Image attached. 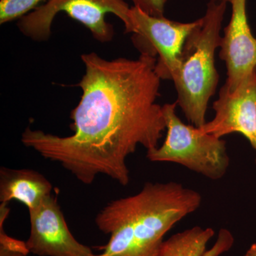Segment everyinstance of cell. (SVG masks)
Masks as SVG:
<instances>
[{"label": "cell", "mask_w": 256, "mask_h": 256, "mask_svg": "<svg viewBox=\"0 0 256 256\" xmlns=\"http://www.w3.org/2000/svg\"><path fill=\"white\" fill-rule=\"evenodd\" d=\"M86 72L82 90L70 112L73 134L66 137L26 128L21 141L45 159L60 163L84 184L106 175L122 186L130 181L126 160L138 146L158 148L166 122L156 104L161 78L156 58L107 60L97 54L82 56Z\"/></svg>", "instance_id": "6da1fadb"}, {"label": "cell", "mask_w": 256, "mask_h": 256, "mask_svg": "<svg viewBox=\"0 0 256 256\" xmlns=\"http://www.w3.org/2000/svg\"><path fill=\"white\" fill-rule=\"evenodd\" d=\"M202 202L198 192L176 182H146L96 216L98 228L110 237L104 252L92 256H160L166 234Z\"/></svg>", "instance_id": "7a4b0ae2"}, {"label": "cell", "mask_w": 256, "mask_h": 256, "mask_svg": "<svg viewBox=\"0 0 256 256\" xmlns=\"http://www.w3.org/2000/svg\"><path fill=\"white\" fill-rule=\"evenodd\" d=\"M227 5L225 0L207 3L205 14L185 40L172 78L178 92L176 102L188 122L197 128L206 124L208 104L218 86L215 52L222 44L220 30Z\"/></svg>", "instance_id": "3957f363"}, {"label": "cell", "mask_w": 256, "mask_h": 256, "mask_svg": "<svg viewBox=\"0 0 256 256\" xmlns=\"http://www.w3.org/2000/svg\"><path fill=\"white\" fill-rule=\"evenodd\" d=\"M176 105L174 102L162 106L166 138L162 146L146 151V158L182 165L212 180L223 178L230 164L226 142L200 128L184 124L176 114Z\"/></svg>", "instance_id": "277c9868"}, {"label": "cell", "mask_w": 256, "mask_h": 256, "mask_svg": "<svg viewBox=\"0 0 256 256\" xmlns=\"http://www.w3.org/2000/svg\"><path fill=\"white\" fill-rule=\"evenodd\" d=\"M131 8L124 0H50L18 20V28L35 42L50 40L54 20L60 12L84 24L97 41L106 43L114 36V28L106 16L112 13L124 23L126 33H134Z\"/></svg>", "instance_id": "5b68a950"}, {"label": "cell", "mask_w": 256, "mask_h": 256, "mask_svg": "<svg viewBox=\"0 0 256 256\" xmlns=\"http://www.w3.org/2000/svg\"><path fill=\"white\" fill-rule=\"evenodd\" d=\"M130 13L136 28L133 44L140 54L156 58V73L161 80H172L180 65L184 44L198 20L178 22L164 16H151L134 6Z\"/></svg>", "instance_id": "8992f818"}, {"label": "cell", "mask_w": 256, "mask_h": 256, "mask_svg": "<svg viewBox=\"0 0 256 256\" xmlns=\"http://www.w3.org/2000/svg\"><path fill=\"white\" fill-rule=\"evenodd\" d=\"M218 96L213 104L214 117L202 130L218 138L240 133L256 152V68L234 89L224 84Z\"/></svg>", "instance_id": "52a82bcc"}, {"label": "cell", "mask_w": 256, "mask_h": 256, "mask_svg": "<svg viewBox=\"0 0 256 256\" xmlns=\"http://www.w3.org/2000/svg\"><path fill=\"white\" fill-rule=\"evenodd\" d=\"M30 252L38 256H92V249L77 240L69 230L56 197L50 194L28 210Z\"/></svg>", "instance_id": "ba28073f"}, {"label": "cell", "mask_w": 256, "mask_h": 256, "mask_svg": "<svg viewBox=\"0 0 256 256\" xmlns=\"http://www.w3.org/2000/svg\"><path fill=\"white\" fill-rule=\"evenodd\" d=\"M232 6V16L224 30L220 57L225 62V85L234 89L256 68V38L248 20L247 0H225Z\"/></svg>", "instance_id": "9c48e42d"}, {"label": "cell", "mask_w": 256, "mask_h": 256, "mask_svg": "<svg viewBox=\"0 0 256 256\" xmlns=\"http://www.w3.org/2000/svg\"><path fill=\"white\" fill-rule=\"evenodd\" d=\"M52 184L44 175L33 170L0 169V202L18 201L33 210L52 194Z\"/></svg>", "instance_id": "30bf717a"}, {"label": "cell", "mask_w": 256, "mask_h": 256, "mask_svg": "<svg viewBox=\"0 0 256 256\" xmlns=\"http://www.w3.org/2000/svg\"><path fill=\"white\" fill-rule=\"evenodd\" d=\"M215 232L200 226L188 229L164 240L160 256H204L206 246Z\"/></svg>", "instance_id": "8fae6325"}, {"label": "cell", "mask_w": 256, "mask_h": 256, "mask_svg": "<svg viewBox=\"0 0 256 256\" xmlns=\"http://www.w3.org/2000/svg\"><path fill=\"white\" fill-rule=\"evenodd\" d=\"M8 204H0V256H28L30 252L26 242L8 235L4 230L5 220L9 216Z\"/></svg>", "instance_id": "7c38bea8"}, {"label": "cell", "mask_w": 256, "mask_h": 256, "mask_svg": "<svg viewBox=\"0 0 256 256\" xmlns=\"http://www.w3.org/2000/svg\"><path fill=\"white\" fill-rule=\"evenodd\" d=\"M50 0H0V24L18 20Z\"/></svg>", "instance_id": "4fadbf2b"}, {"label": "cell", "mask_w": 256, "mask_h": 256, "mask_svg": "<svg viewBox=\"0 0 256 256\" xmlns=\"http://www.w3.org/2000/svg\"><path fill=\"white\" fill-rule=\"evenodd\" d=\"M134 6L146 14L154 16H164L165 5L168 0H130Z\"/></svg>", "instance_id": "5bb4252c"}, {"label": "cell", "mask_w": 256, "mask_h": 256, "mask_svg": "<svg viewBox=\"0 0 256 256\" xmlns=\"http://www.w3.org/2000/svg\"><path fill=\"white\" fill-rule=\"evenodd\" d=\"M244 256H256V244H252Z\"/></svg>", "instance_id": "9a60e30c"}]
</instances>
